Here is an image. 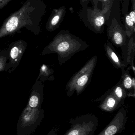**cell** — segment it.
Masks as SVG:
<instances>
[{
	"instance_id": "6da1fadb",
	"label": "cell",
	"mask_w": 135,
	"mask_h": 135,
	"mask_svg": "<svg viewBox=\"0 0 135 135\" xmlns=\"http://www.w3.org/2000/svg\"><path fill=\"white\" fill-rule=\"evenodd\" d=\"M44 11L41 0H27L19 9L4 21L0 28V38L24 27L31 30L38 28Z\"/></svg>"
},
{
	"instance_id": "d4e9b609",
	"label": "cell",
	"mask_w": 135,
	"mask_h": 135,
	"mask_svg": "<svg viewBox=\"0 0 135 135\" xmlns=\"http://www.w3.org/2000/svg\"><path fill=\"white\" fill-rule=\"evenodd\" d=\"M93 1H94L95 2H96L97 1V0H93Z\"/></svg>"
},
{
	"instance_id": "4fadbf2b",
	"label": "cell",
	"mask_w": 135,
	"mask_h": 135,
	"mask_svg": "<svg viewBox=\"0 0 135 135\" xmlns=\"http://www.w3.org/2000/svg\"><path fill=\"white\" fill-rule=\"evenodd\" d=\"M24 50V47L22 44L18 43L15 44L10 51V59L12 63H15L20 59Z\"/></svg>"
},
{
	"instance_id": "8fae6325",
	"label": "cell",
	"mask_w": 135,
	"mask_h": 135,
	"mask_svg": "<svg viewBox=\"0 0 135 135\" xmlns=\"http://www.w3.org/2000/svg\"><path fill=\"white\" fill-rule=\"evenodd\" d=\"M63 12V9H59L54 11L50 18L47 25L46 28L48 31H52L58 27Z\"/></svg>"
},
{
	"instance_id": "7c38bea8",
	"label": "cell",
	"mask_w": 135,
	"mask_h": 135,
	"mask_svg": "<svg viewBox=\"0 0 135 135\" xmlns=\"http://www.w3.org/2000/svg\"><path fill=\"white\" fill-rule=\"evenodd\" d=\"M110 90L115 97L123 105L124 104V100L127 96L125 89L119 81L110 89Z\"/></svg>"
},
{
	"instance_id": "9c48e42d",
	"label": "cell",
	"mask_w": 135,
	"mask_h": 135,
	"mask_svg": "<svg viewBox=\"0 0 135 135\" xmlns=\"http://www.w3.org/2000/svg\"><path fill=\"white\" fill-rule=\"evenodd\" d=\"M104 48L106 56L114 67L121 70L127 68L123 59L116 50L113 45L108 40L104 44Z\"/></svg>"
},
{
	"instance_id": "7402d4cb",
	"label": "cell",
	"mask_w": 135,
	"mask_h": 135,
	"mask_svg": "<svg viewBox=\"0 0 135 135\" xmlns=\"http://www.w3.org/2000/svg\"><path fill=\"white\" fill-rule=\"evenodd\" d=\"M47 135H56V132L54 130H52Z\"/></svg>"
},
{
	"instance_id": "603a6c76",
	"label": "cell",
	"mask_w": 135,
	"mask_h": 135,
	"mask_svg": "<svg viewBox=\"0 0 135 135\" xmlns=\"http://www.w3.org/2000/svg\"><path fill=\"white\" fill-rule=\"evenodd\" d=\"M131 70L133 71V72H134V75L135 74V67L134 66V64H133V65H131Z\"/></svg>"
},
{
	"instance_id": "2e32d148",
	"label": "cell",
	"mask_w": 135,
	"mask_h": 135,
	"mask_svg": "<svg viewBox=\"0 0 135 135\" xmlns=\"http://www.w3.org/2000/svg\"><path fill=\"white\" fill-rule=\"evenodd\" d=\"M100 1L102 4V11L104 13L106 12L110 9L112 4L113 0H97Z\"/></svg>"
},
{
	"instance_id": "5bb4252c",
	"label": "cell",
	"mask_w": 135,
	"mask_h": 135,
	"mask_svg": "<svg viewBox=\"0 0 135 135\" xmlns=\"http://www.w3.org/2000/svg\"><path fill=\"white\" fill-rule=\"evenodd\" d=\"M135 55V34L132 35L129 40V44L127 50V64L128 65L134 64Z\"/></svg>"
},
{
	"instance_id": "ac0fdd59",
	"label": "cell",
	"mask_w": 135,
	"mask_h": 135,
	"mask_svg": "<svg viewBox=\"0 0 135 135\" xmlns=\"http://www.w3.org/2000/svg\"><path fill=\"white\" fill-rule=\"evenodd\" d=\"M52 72V71L50 70L47 66L45 65H43L41 67L40 73L46 77L49 76L51 74Z\"/></svg>"
},
{
	"instance_id": "cb8c5ba5",
	"label": "cell",
	"mask_w": 135,
	"mask_h": 135,
	"mask_svg": "<svg viewBox=\"0 0 135 135\" xmlns=\"http://www.w3.org/2000/svg\"><path fill=\"white\" fill-rule=\"evenodd\" d=\"M132 2H133V7L134 8V10H135V0H132Z\"/></svg>"
},
{
	"instance_id": "9a60e30c",
	"label": "cell",
	"mask_w": 135,
	"mask_h": 135,
	"mask_svg": "<svg viewBox=\"0 0 135 135\" xmlns=\"http://www.w3.org/2000/svg\"><path fill=\"white\" fill-rule=\"evenodd\" d=\"M125 28L127 35L130 38L132 35L135 34V23L132 20L129 15H127L125 19Z\"/></svg>"
},
{
	"instance_id": "d6986e66",
	"label": "cell",
	"mask_w": 135,
	"mask_h": 135,
	"mask_svg": "<svg viewBox=\"0 0 135 135\" xmlns=\"http://www.w3.org/2000/svg\"><path fill=\"white\" fill-rule=\"evenodd\" d=\"M6 59L3 57H0V71L4 70L5 66Z\"/></svg>"
},
{
	"instance_id": "ba28073f",
	"label": "cell",
	"mask_w": 135,
	"mask_h": 135,
	"mask_svg": "<svg viewBox=\"0 0 135 135\" xmlns=\"http://www.w3.org/2000/svg\"><path fill=\"white\" fill-rule=\"evenodd\" d=\"M88 12V21L91 28L96 33H102L105 23V13L102 10L96 8L93 9H89Z\"/></svg>"
},
{
	"instance_id": "3957f363",
	"label": "cell",
	"mask_w": 135,
	"mask_h": 135,
	"mask_svg": "<svg viewBox=\"0 0 135 135\" xmlns=\"http://www.w3.org/2000/svg\"><path fill=\"white\" fill-rule=\"evenodd\" d=\"M97 61V56H94L71 77L66 86L67 97H72L75 92L77 96L82 93L91 80Z\"/></svg>"
},
{
	"instance_id": "7a4b0ae2",
	"label": "cell",
	"mask_w": 135,
	"mask_h": 135,
	"mask_svg": "<svg viewBox=\"0 0 135 135\" xmlns=\"http://www.w3.org/2000/svg\"><path fill=\"white\" fill-rule=\"evenodd\" d=\"M89 44L69 32L61 31L47 47L48 53H56L60 65L69 61L75 54L85 50Z\"/></svg>"
},
{
	"instance_id": "30bf717a",
	"label": "cell",
	"mask_w": 135,
	"mask_h": 135,
	"mask_svg": "<svg viewBox=\"0 0 135 135\" xmlns=\"http://www.w3.org/2000/svg\"><path fill=\"white\" fill-rule=\"evenodd\" d=\"M131 70V66L126 70L125 68L121 69L122 75L120 83L127 94V97H135V82L134 78H132L130 74V71Z\"/></svg>"
},
{
	"instance_id": "5b68a950",
	"label": "cell",
	"mask_w": 135,
	"mask_h": 135,
	"mask_svg": "<svg viewBox=\"0 0 135 135\" xmlns=\"http://www.w3.org/2000/svg\"><path fill=\"white\" fill-rule=\"evenodd\" d=\"M107 35L108 40L113 46L121 49L123 60L127 67V50L130 38L128 37L126 30L114 18L108 27Z\"/></svg>"
},
{
	"instance_id": "52a82bcc",
	"label": "cell",
	"mask_w": 135,
	"mask_h": 135,
	"mask_svg": "<svg viewBox=\"0 0 135 135\" xmlns=\"http://www.w3.org/2000/svg\"><path fill=\"white\" fill-rule=\"evenodd\" d=\"M96 102L100 103L98 107L103 111L112 112L123 105L113 94L110 89L100 97L97 98Z\"/></svg>"
},
{
	"instance_id": "484cf974",
	"label": "cell",
	"mask_w": 135,
	"mask_h": 135,
	"mask_svg": "<svg viewBox=\"0 0 135 135\" xmlns=\"http://www.w3.org/2000/svg\"><path fill=\"white\" fill-rule=\"evenodd\" d=\"M86 1V0H83V1Z\"/></svg>"
},
{
	"instance_id": "277c9868",
	"label": "cell",
	"mask_w": 135,
	"mask_h": 135,
	"mask_svg": "<svg viewBox=\"0 0 135 135\" xmlns=\"http://www.w3.org/2000/svg\"><path fill=\"white\" fill-rule=\"evenodd\" d=\"M70 128L64 135H93L98 126V119L94 114H85L71 119Z\"/></svg>"
},
{
	"instance_id": "8992f818",
	"label": "cell",
	"mask_w": 135,
	"mask_h": 135,
	"mask_svg": "<svg viewBox=\"0 0 135 135\" xmlns=\"http://www.w3.org/2000/svg\"><path fill=\"white\" fill-rule=\"evenodd\" d=\"M127 121V111L124 108H120L111 121L97 135H115L121 133L126 129Z\"/></svg>"
},
{
	"instance_id": "e0dca14e",
	"label": "cell",
	"mask_w": 135,
	"mask_h": 135,
	"mask_svg": "<svg viewBox=\"0 0 135 135\" xmlns=\"http://www.w3.org/2000/svg\"><path fill=\"white\" fill-rule=\"evenodd\" d=\"M39 99L37 95L33 94L30 98L29 101V106L32 108H35L38 105Z\"/></svg>"
},
{
	"instance_id": "ffe728a7",
	"label": "cell",
	"mask_w": 135,
	"mask_h": 135,
	"mask_svg": "<svg viewBox=\"0 0 135 135\" xmlns=\"http://www.w3.org/2000/svg\"><path fill=\"white\" fill-rule=\"evenodd\" d=\"M12 0H0V10L5 7Z\"/></svg>"
},
{
	"instance_id": "44dd1931",
	"label": "cell",
	"mask_w": 135,
	"mask_h": 135,
	"mask_svg": "<svg viewBox=\"0 0 135 135\" xmlns=\"http://www.w3.org/2000/svg\"><path fill=\"white\" fill-rule=\"evenodd\" d=\"M130 17L131 19L135 23V10L131 11L129 14Z\"/></svg>"
}]
</instances>
